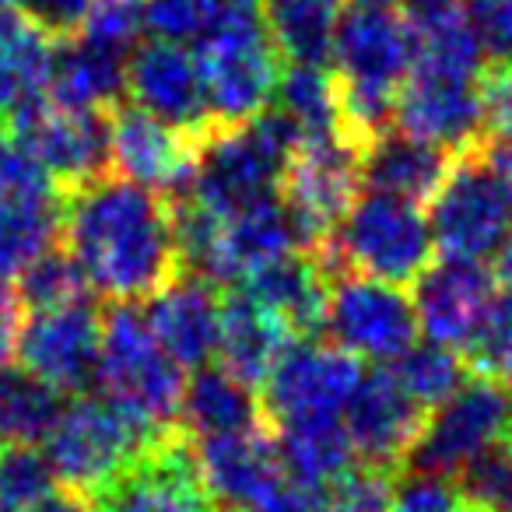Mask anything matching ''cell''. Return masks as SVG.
<instances>
[{"label":"cell","mask_w":512,"mask_h":512,"mask_svg":"<svg viewBox=\"0 0 512 512\" xmlns=\"http://www.w3.org/2000/svg\"><path fill=\"white\" fill-rule=\"evenodd\" d=\"M64 253L88 288L120 306L148 302L179 278L176 207L127 179H92L60 207Z\"/></svg>","instance_id":"obj_1"},{"label":"cell","mask_w":512,"mask_h":512,"mask_svg":"<svg viewBox=\"0 0 512 512\" xmlns=\"http://www.w3.org/2000/svg\"><path fill=\"white\" fill-rule=\"evenodd\" d=\"M418 36L411 18L397 11L351 8L334 46L341 127L355 144H369L393 127V109L414 71Z\"/></svg>","instance_id":"obj_2"},{"label":"cell","mask_w":512,"mask_h":512,"mask_svg":"<svg viewBox=\"0 0 512 512\" xmlns=\"http://www.w3.org/2000/svg\"><path fill=\"white\" fill-rule=\"evenodd\" d=\"M162 439L113 400L74 397L46 435L43 453L57 484L85 502H102Z\"/></svg>","instance_id":"obj_3"},{"label":"cell","mask_w":512,"mask_h":512,"mask_svg":"<svg viewBox=\"0 0 512 512\" xmlns=\"http://www.w3.org/2000/svg\"><path fill=\"white\" fill-rule=\"evenodd\" d=\"M176 232L179 256L211 285H246L256 271L299 246L281 197L256 200L235 211H204L186 200L176 207Z\"/></svg>","instance_id":"obj_4"},{"label":"cell","mask_w":512,"mask_h":512,"mask_svg":"<svg viewBox=\"0 0 512 512\" xmlns=\"http://www.w3.org/2000/svg\"><path fill=\"white\" fill-rule=\"evenodd\" d=\"M193 57L204 85L211 130L242 127L274 106L281 53L267 36L256 0H242L204 43L193 46Z\"/></svg>","instance_id":"obj_5"},{"label":"cell","mask_w":512,"mask_h":512,"mask_svg":"<svg viewBox=\"0 0 512 512\" xmlns=\"http://www.w3.org/2000/svg\"><path fill=\"white\" fill-rule=\"evenodd\" d=\"M95 383L102 397L137 418L155 435H172L186 393V369L151 334L141 309L116 306L102 320L99 369Z\"/></svg>","instance_id":"obj_6"},{"label":"cell","mask_w":512,"mask_h":512,"mask_svg":"<svg viewBox=\"0 0 512 512\" xmlns=\"http://www.w3.org/2000/svg\"><path fill=\"white\" fill-rule=\"evenodd\" d=\"M295 148L299 134L274 109L242 127L211 130L200 144L197 176L186 190V200L204 211H235L278 197Z\"/></svg>","instance_id":"obj_7"},{"label":"cell","mask_w":512,"mask_h":512,"mask_svg":"<svg viewBox=\"0 0 512 512\" xmlns=\"http://www.w3.org/2000/svg\"><path fill=\"white\" fill-rule=\"evenodd\" d=\"M327 264L376 278L386 285H414L432 267L435 242L421 204L365 190L330 235Z\"/></svg>","instance_id":"obj_8"},{"label":"cell","mask_w":512,"mask_h":512,"mask_svg":"<svg viewBox=\"0 0 512 512\" xmlns=\"http://www.w3.org/2000/svg\"><path fill=\"white\" fill-rule=\"evenodd\" d=\"M435 253L456 264H488L512 242V193L481 151L453 162L428 211Z\"/></svg>","instance_id":"obj_9"},{"label":"cell","mask_w":512,"mask_h":512,"mask_svg":"<svg viewBox=\"0 0 512 512\" xmlns=\"http://www.w3.org/2000/svg\"><path fill=\"white\" fill-rule=\"evenodd\" d=\"M414 313L428 344H439L456 355H474L481 362L512 306L488 264H456L439 260L414 281Z\"/></svg>","instance_id":"obj_10"},{"label":"cell","mask_w":512,"mask_h":512,"mask_svg":"<svg viewBox=\"0 0 512 512\" xmlns=\"http://www.w3.org/2000/svg\"><path fill=\"white\" fill-rule=\"evenodd\" d=\"M362 193V144L348 134L299 141L281 179V207L306 246H327Z\"/></svg>","instance_id":"obj_11"},{"label":"cell","mask_w":512,"mask_h":512,"mask_svg":"<svg viewBox=\"0 0 512 512\" xmlns=\"http://www.w3.org/2000/svg\"><path fill=\"white\" fill-rule=\"evenodd\" d=\"M512 428V393L495 376H474L425 418L411 460L421 474L460 477L477 460L495 453Z\"/></svg>","instance_id":"obj_12"},{"label":"cell","mask_w":512,"mask_h":512,"mask_svg":"<svg viewBox=\"0 0 512 512\" xmlns=\"http://www.w3.org/2000/svg\"><path fill=\"white\" fill-rule=\"evenodd\" d=\"M323 330L330 344L358 362L393 365L418 344V313L407 288L362 274H344L330 285Z\"/></svg>","instance_id":"obj_13"},{"label":"cell","mask_w":512,"mask_h":512,"mask_svg":"<svg viewBox=\"0 0 512 512\" xmlns=\"http://www.w3.org/2000/svg\"><path fill=\"white\" fill-rule=\"evenodd\" d=\"M365 369L330 341H295L264 383V414L278 425L344 421Z\"/></svg>","instance_id":"obj_14"},{"label":"cell","mask_w":512,"mask_h":512,"mask_svg":"<svg viewBox=\"0 0 512 512\" xmlns=\"http://www.w3.org/2000/svg\"><path fill=\"white\" fill-rule=\"evenodd\" d=\"M102 320L88 302L53 309H29L18 327L15 362L39 383L57 390L60 397L85 390L95 383L99 369Z\"/></svg>","instance_id":"obj_15"},{"label":"cell","mask_w":512,"mask_h":512,"mask_svg":"<svg viewBox=\"0 0 512 512\" xmlns=\"http://www.w3.org/2000/svg\"><path fill=\"white\" fill-rule=\"evenodd\" d=\"M393 130L442 151H477L484 141L481 78L421 71L414 67L393 109Z\"/></svg>","instance_id":"obj_16"},{"label":"cell","mask_w":512,"mask_h":512,"mask_svg":"<svg viewBox=\"0 0 512 512\" xmlns=\"http://www.w3.org/2000/svg\"><path fill=\"white\" fill-rule=\"evenodd\" d=\"M200 137L155 120L137 106H123L109 120V165L116 176L151 193L190 190L200 162Z\"/></svg>","instance_id":"obj_17"},{"label":"cell","mask_w":512,"mask_h":512,"mask_svg":"<svg viewBox=\"0 0 512 512\" xmlns=\"http://www.w3.org/2000/svg\"><path fill=\"white\" fill-rule=\"evenodd\" d=\"M11 130L25 141V148L39 158L53 183L85 186L102 179L109 169V120L106 113H85L67 109L43 99L25 109Z\"/></svg>","instance_id":"obj_18"},{"label":"cell","mask_w":512,"mask_h":512,"mask_svg":"<svg viewBox=\"0 0 512 512\" xmlns=\"http://www.w3.org/2000/svg\"><path fill=\"white\" fill-rule=\"evenodd\" d=\"M193 467L204 495L235 512H260L288 484L278 446L264 428L200 439Z\"/></svg>","instance_id":"obj_19"},{"label":"cell","mask_w":512,"mask_h":512,"mask_svg":"<svg viewBox=\"0 0 512 512\" xmlns=\"http://www.w3.org/2000/svg\"><path fill=\"white\" fill-rule=\"evenodd\" d=\"M127 95L130 106L144 109L155 120L207 141L211 116H207L204 85H200L193 50L162 39H148L127 57Z\"/></svg>","instance_id":"obj_20"},{"label":"cell","mask_w":512,"mask_h":512,"mask_svg":"<svg viewBox=\"0 0 512 512\" xmlns=\"http://www.w3.org/2000/svg\"><path fill=\"white\" fill-rule=\"evenodd\" d=\"M344 425H348L351 446L362 467L393 470L418 446L425 432V407L407 397V390L393 379L390 369H376L365 372L344 414Z\"/></svg>","instance_id":"obj_21"},{"label":"cell","mask_w":512,"mask_h":512,"mask_svg":"<svg viewBox=\"0 0 512 512\" xmlns=\"http://www.w3.org/2000/svg\"><path fill=\"white\" fill-rule=\"evenodd\" d=\"M151 334L158 337L172 362L183 369H204L218 355L221 299L204 278H172L144 309Z\"/></svg>","instance_id":"obj_22"},{"label":"cell","mask_w":512,"mask_h":512,"mask_svg":"<svg viewBox=\"0 0 512 512\" xmlns=\"http://www.w3.org/2000/svg\"><path fill=\"white\" fill-rule=\"evenodd\" d=\"M102 512H207L193 453L183 439L165 435L106 498Z\"/></svg>","instance_id":"obj_23"},{"label":"cell","mask_w":512,"mask_h":512,"mask_svg":"<svg viewBox=\"0 0 512 512\" xmlns=\"http://www.w3.org/2000/svg\"><path fill=\"white\" fill-rule=\"evenodd\" d=\"M295 344V334L246 292L228 295L221 302V334H218V365L246 386H260L271 379L285 351Z\"/></svg>","instance_id":"obj_24"},{"label":"cell","mask_w":512,"mask_h":512,"mask_svg":"<svg viewBox=\"0 0 512 512\" xmlns=\"http://www.w3.org/2000/svg\"><path fill=\"white\" fill-rule=\"evenodd\" d=\"M453 155L400 130H386L376 141L362 148V183L369 190L390 193V197L411 200V204H432L442 190Z\"/></svg>","instance_id":"obj_25"},{"label":"cell","mask_w":512,"mask_h":512,"mask_svg":"<svg viewBox=\"0 0 512 512\" xmlns=\"http://www.w3.org/2000/svg\"><path fill=\"white\" fill-rule=\"evenodd\" d=\"M127 92V57L85 36L64 39L53 46L50 102L85 113H106Z\"/></svg>","instance_id":"obj_26"},{"label":"cell","mask_w":512,"mask_h":512,"mask_svg":"<svg viewBox=\"0 0 512 512\" xmlns=\"http://www.w3.org/2000/svg\"><path fill=\"white\" fill-rule=\"evenodd\" d=\"M249 299H256L264 309H271L292 334H309L323 330V313H327V264L313 256L288 253L274 260L271 267L256 271L242 285Z\"/></svg>","instance_id":"obj_27"},{"label":"cell","mask_w":512,"mask_h":512,"mask_svg":"<svg viewBox=\"0 0 512 512\" xmlns=\"http://www.w3.org/2000/svg\"><path fill=\"white\" fill-rule=\"evenodd\" d=\"M264 404L256 400L253 386L228 376L221 365H204L197 376L186 379L179 421L193 439H218V435L253 432L264 428Z\"/></svg>","instance_id":"obj_28"},{"label":"cell","mask_w":512,"mask_h":512,"mask_svg":"<svg viewBox=\"0 0 512 512\" xmlns=\"http://www.w3.org/2000/svg\"><path fill=\"white\" fill-rule=\"evenodd\" d=\"M260 18L274 50L292 64H334L337 32L344 11L341 0H260Z\"/></svg>","instance_id":"obj_29"},{"label":"cell","mask_w":512,"mask_h":512,"mask_svg":"<svg viewBox=\"0 0 512 512\" xmlns=\"http://www.w3.org/2000/svg\"><path fill=\"white\" fill-rule=\"evenodd\" d=\"M281 467L302 488L327 495L344 474L355 470V446L344 421H306V425H278L274 432Z\"/></svg>","instance_id":"obj_30"},{"label":"cell","mask_w":512,"mask_h":512,"mask_svg":"<svg viewBox=\"0 0 512 512\" xmlns=\"http://www.w3.org/2000/svg\"><path fill=\"white\" fill-rule=\"evenodd\" d=\"M60 207L53 197H0V285L18 281L57 249Z\"/></svg>","instance_id":"obj_31"},{"label":"cell","mask_w":512,"mask_h":512,"mask_svg":"<svg viewBox=\"0 0 512 512\" xmlns=\"http://www.w3.org/2000/svg\"><path fill=\"white\" fill-rule=\"evenodd\" d=\"M53 39L22 22L0 39V120H18L46 99L53 67Z\"/></svg>","instance_id":"obj_32"},{"label":"cell","mask_w":512,"mask_h":512,"mask_svg":"<svg viewBox=\"0 0 512 512\" xmlns=\"http://www.w3.org/2000/svg\"><path fill=\"white\" fill-rule=\"evenodd\" d=\"M271 109L299 134V141L344 134L337 74H330L327 67L292 64L288 71H281Z\"/></svg>","instance_id":"obj_33"},{"label":"cell","mask_w":512,"mask_h":512,"mask_svg":"<svg viewBox=\"0 0 512 512\" xmlns=\"http://www.w3.org/2000/svg\"><path fill=\"white\" fill-rule=\"evenodd\" d=\"M60 411V393L39 383L18 365L0 369V442L8 446H43Z\"/></svg>","instance_id":"obj_34"},{"label":"cell","mask_w":512,"mask_h":512,"mask_svg":"<svg viewBox=\"0 0 512 512\" xmlns=\"http://www.w3.org/2000/svg\"><path fill=\"white\" fill-rule=\"evenodd\" d=\"M418 36V57L414 67L421 71L456 74V78H481L488 67V53L477 36L467 11H446L432 18H411Z\"/></svg>","instance_id":"obj_35"},{"label":"cell","mask_w":512,"mask_h":512,"mask_svg":"<svg viewBox=\"0 0 512 512\" xmlns=\"http://www.w3.org/2000/svg\"><path fill=\"white\" fill-rule=\"evenodd\" d=\"M407 397L421 404L425 411H435L442 400H449L463 383H467V369H463V355L439 344H414L404 358L386 365Z\"/></svg>","instance_id":"obj_36"},{"label":"cell","mask_w":512,"mask_h":512,"mask_svg":"<svg viewBox=\"0 0 512 512\" xmlns=\"http://www.w3.org/2000/svg\"><path fill=\"white\" fill-rule=\"evenodd\" d=\"M242 0H148L144 29L151 39L176 46H197L239 8Z\"/></svg>","instance_id":"obj_37"},{"label":"cell","mask_w":512,"mask_h":512,"mask_svg":"<svg viewBox=\"0 0 512 512\" xmlns=\"http://www.w3.org/2000/svg\"><path fill=\"white\" fill-rule=\"evenodd\" d=\"M15 295L22 309H53L71 306V302H88L92 288L64 249H50L15 281Z\"/></svg>","instance_id":"obj_38"},{"label":"cell","mask_w":512,"mask_h":512,"mask_svg":"<svg viewBox=\"0 0 512 512\" xmlns=\"http://www.w3.org/2000/svg\"><path fill=\"white\" fill-rule=\"evenodd\" d=\"M57 495V474L39 446L0 449V509L29 512Z\"/></svg>","instance_id":"obj_39"},{"label":"cell","mask_w":512,"mask_h":512,"mask_svg":"<svg viewBox=\"0 0 512 512\" xmlns=\"http://www.w3.org/2000/svg\"><path fill=\"white\" fill-rule=\"evenodd\" d=\"M144 8H148V0H95L81 36L130 57L144 43L141 36L148 32L144 29Z\"/></svg>","instance_id":"obj_40"},{"label":"cell","mask_w":512,"mask_h":512,"mask_svg":"<svg viewBox=\"0 0 512 512\" xmlns=\"http://www.w3.org/2000/svg\"><path fill=\"white\" fill-rule=\"evenodd\" d=\"M460 495L474 512H512V460L495 449L460 474Z\"/></svg>","instance_id":"obj_41"},{"label":"cell","mask_w":512,"mask_h":512,"mask_svg":"<svg viewBox=\"0 0 512 512\" xmlns=\"http://www.w3.org/2000/svg\"><path fill=\"white\" fill-rule=\"evenodd\" d=\"M50 172L11 127H0V197H53Z\"/></svg>","instance_id":"obj_42"},{"label":"cell","mask_w":512,"mask_h":512,"mask_svg":"<svg viewBox=\"0 0 512 512\" xmlns=\"http://www.w3.org/2000/svg\"><path fill=\"white\" fill-rule=\"evenodd\" d=\"M386 512H467V502H463L460 488L453 481L418 470L400 488H393Z\"/></svg>","instance_id":"obj_43"},{"label":"cell","mask_w":512,"mask_h":512,"mask_svg":"<svg viewBox=\"0 0 512 512\" xmlns=\"http://www.w3.org/2000/svg\"><path fill=\"white\" fill-rule=\"evenodd\" d=\"M95 0H15L22 22L46 36H81Z\"/></svg>","instance_id":"obj_44"},{"label":"cell","mask_w":512,"mask_h":512,"mask_svg":"<svg viewBox=\"0 0 512 512\" xmlns=\"http://www.w3.org/2000/svg\"><path fill=\"white\" fill-rule=\"evenodd\" d=\"M470 22L488 53V64H512V0H470Z\"/></svg>","instance_id":"obj_45"},{"label":"cell","mask_w":512,"mask_h":512,"mask_svg":"<svg viewBox=\"0 0 512 512\" xmlns=\"http://www.w3.org/2000/svg\"><path fill=\"white\" fill-rule=\"evenodd\" d=\"M18 327H22V302H18L15 288L0 285V369L15 362Z\"/></svg>","instance_id":"obj_46"},{"label":"cell","mask_w":512,"mask_h":512,"mask_svg":"<svg viewBox=\"0 0 512 512\" xmlns=\"http://www.w3.org/2000/svg\"><path fill=\"white\" fill-rule=\"evenodd\" d=\"M260 512H327V495L313 488H302L288 477V484L264 505Z\"/></svg>","instance_id":"obj_47"},{"label":"cell","mask_w":512,"mask_h":512,"mask_svg":"<svg viewBox=\"0 0 512 512\" xmlns=\"http://www.w3.org/2000/svg\"><path fill=\"white\" fill-rule=\"evenodd\" d=\"M481 362L488 365V376H495L498 383L512 393V313H509V320L502 323V330H498V337L491 341L488 355H484Z\"/></svg>","instance_id":"obj_48"},{"label":"cell","mask_w":512,"mask_h":512,"mask_svg":"<svg viewBox=\"0 0 512 512\" xmlns=\"http://www.w3.org/2000/svg\"><path fill=\"white\" fill-rule=\"evenodd\" d=\"M481 155L495 165V172L505 179V186H509V193H512V130H509V134L488 137V141H484V148H481Z\"/></svg>","instance_id":"obj_49"},{"label":"cell","mask_w":512,"mask_h":512,"mask_svg":"<svg viewBox=\"0 0 512 512\" xmlns=\"http://www.w3.org/2000/svg\"><path fill=\"white\" fill-rule=\"evenodd\" d=\"M29 512H88V509H85V498L71 495V491H57V495H50L46 502L32 505Z\"/></svg>","instance_id":"obj_50"},{"label":"cell","mask_w":512,"mask_h":512,"mask_svg":"<svg viewBox=\"0 0 512 512\" xmlns=\"http://www.w3.org/2000/svg\"><path fill=\"white\" fill-rule=\"evenodd\" d=\"M411 4L414 18H432V15H446V11H460L463 0H407Z\"/></svg>","instance_id":"obj_51"},{"label":"cell","mask_w":512,"mask_h":512,"mask_svg":"<svg viewBox=\"0 0 512 512\" xmlns=\"http://www.w3.org/2000/svg\"><path fill=\"white\" fill-rule=\"evenodd\" d=\"M498 285H502V295H505V302L512 306V242L502 249V256H498Z\"/></svg>","instance_id":"obj_52"},{"label":"cell","mask_w":512,"mask_h":512,"mask_svg":"<svg viewBox=\"0 0 512 512\" xmlns=\"http://www.w3.org/2000/svg\"><path fill=\"white\" fill-rule=\"evenodd\" d=\"M22 25V15H18L15 0H0V39L8 36L11 29H18Z\"/></svg>","instance_id":"obj_53"},{"label":"cell","mask_w":512,"mask_h":512,"mask_svg":"<svg viewBox=\"0 0 512 512\" xmlns=\"http://www.w3.org/2000/svg\"><path fill=\"white\" fill-rule=\"evenodd\" d=\"M351 8H362V11H393L400 0H348Z\"/></svg>","instance_id":"obj_54"},{"label":"cell","mask_w":512,"mask_h":512,"mask_svg":"<svg viewBox=\"0 0 512 512\" xmlns=\"http://www.w3.org/2000/svg\"><path fill=\"white\" fill-rule=\"evenodd\" d=\"M327 512H376V509H355V505H341V502H327Z\"/></svg>","instance_id":"obj_55"},{"label":"cell","mask_w":512,"mask_h":512,"mask_svg":"<svg viewBox=\"0 0 512 512\" xmlns=\"http://www.w3.org/2000/svg\"><path fill=\"white\" fill-rule=\"evenodd\" d=\"M505 453H509V460H512V428H509V439H505Z\"/></svg>","instance_id":"obj_56"},{"label":"cell","mask_w":512,"mask_h":512,"mask_svg":"<svg viewBox=\"0 0 512 512\" xmlns=\"http://www.w3.org/2000/svg\"><path fill=\"white\" fill-rule=\"evenodd\" d=\"M214 512H235V509H214Z\"/></svg>","instance_id":"obj_57"},{"label":"cell","mask_w":512,"mask_h":512,"mask_svg":"<svg viewBox=\"0 0 512 512\" xmlns=\"http://www.w3.org/2000/svg\"><path fill=\"white\" fill-rule=\"evenodd\" d=\"M0 512H8V509H0Z\"/></svg>","instance_id":"obj_58"}]
</instances>
